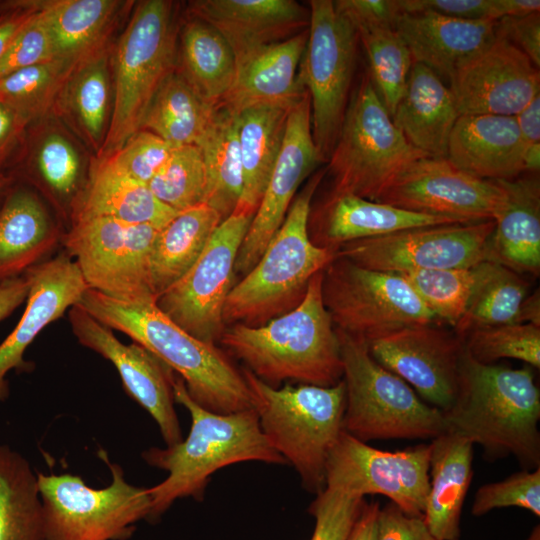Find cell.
I'll use <instances>...</instances> for the list:
<instances>
[{
	"label": "cell",
	"mask_w": 540,
	"mask_h": 540,
	"mask_svg": "<svg viewBox=\"0 0 540 540\" xmlns=\"http://www.w3.org/2000/svg\"><path fill=\"white\" fill-rule=\"evenodd\" d=\"M494 228L493 220L414 227L344 244L336 257L390 273L467 268L490 261Z\"/></svg>",
	"instance_id": "cell-15"
},
{
	"label": "cell",
	"mask_w": 540,
	"mask_h": 540,
	"mask_svg": "<svg viewBox=\"0 0 540 540\" xmlns=\"http://www.w3.org/2000/svg\"><path fill=\"white\" fill-rule=\"evenodd\" d=\"M372 358L426 403L447 411L459 380L463 340L434 324L405 327L367 343Z\"/></svg>",
	"instance_id": "cell-18"
},
{
	"label": "cell",
	"mask_w": 540,
	"mask_h": 540,
	"mask_svg": "<svg viewBox=\"0 0 540 540\" xmlns=\"http://www.w3.org/2000/svg\"><path fill=\"white\" fill-rule=\"evenodd\" d=\"M323 271L312 277L303 300L261 326L232 324L219 343L248 371L276 387L283 381L331 387L343 379L340 345L322 298Z\"/></svg>",
	"instance_id": "cell-4"
},
{
	"label": "cell",
	"mask_w": 540,
	"mask_h": 540,
	"mask_svg": "<svg viewBox=\"0 0 540 540\" xmlns=\"http://www.w3.org/2000/svg\"><path fill=\"white\" fill-rule=\"evenodd\" d=\"M309 6L308 40L299 75L310 97L313 139L325 162L350 101L359 38L333 1L312 0Z\"/></svg>",
	"instance_id": "cell-12"
},
{
	"label": "cell",
	"mask_w": 540,
	"mask_h": 540,
	"mask_svg": "<svg viewBox=\"0 0 540 540\" xmlns=\"http://www.w3.org/2000/svg\"><path fill=\"white\" fill-rule=\"evenodd\" d=\"M516 323L518 324H533L540 326V293L539 289L532 294H528L523 300Z\"/></svg>",
	"instance_id": "cell-61"
},
{
	"label": "cell",
	"mask_w": 540,
	"mask_h": 540,
	"mask_svg": "<svg viewBox=\"0 0 540 540\" xmlns=\"http://www.w3.org/2000/svg\"><path fill=\"white\" fill-rule=\"evenodd\" d=\"M190 16L199 18L226 39L236 59L288 39L309 26L310 12L293 0H196Z\"/></svg>",
	"instance_id": "cell-23"
},
{
	"label": "cell",
	"mask_w": 540,
	"mask_h": 540,
	"mask_svg": "<svg viewBox=\"0 0 540 540\" xmlns=\"http://www.w3.org/2000/svg\"><path fill=\"white\" fill-rule=\"evenodd\" d=\"M77 68L50 61L0 78V104L31 122L51 114L54 104Z\"/></svg>",
	"instance_id": "cell-45"
},
{
	"label": "cell",
	"mask_w": 540,
	"mask_h": 540,
	"mask_svg": "<svg viewBox=\"0 0 540 540\" xmlns=\"http://www.w3.org/2000/svg\"><path fill=\"white\" fill-rule=\"evenodd\" d=\"M177 213L159 201L147 184L132 179L105 160L94 159L70 224L83 218L108 217L161 228Z\"/></svg>",
	"instance_id": "cell-34"
},
{
	"label": "cell",
	"mask_w": 540,
	"mask_h": 540,
	"mask_svg": "<svg viewBox=\"0 0 540 540\" xmlns=\"http://www.w3.org/2000/svg\"><path fill=\"white\" fill-rule=\"evenodd\" d=\"M160 228L108 217L72 222L62 243L89 289L127 303L156 301L149 257Z\"/></svg>",
	"instance_id": "cell-13"
},
{
	"label": "cell",
	"mask_w": 540,
	"mask_h": 540,
	"mask_svg": "<svg viewBox=\"0 0 540 540\" xmlns=\"http://www.w3.org/2000/svg\"><path fill=\"white\" fill-rule=\"evenodd\" d=\"M504 200L495 215L490 261L516 273L540 272V183L536 173L497 180Z\"/></svg>",
	"instance_id": "cell-30"
},
{
	"label": "cell",
	"mask_w": 540,
	"mask_h": 540,
	"mask_svg": "<svg viewBox=\"0 0 540 540\" xmlns=\"http://www.w3.org/2000/svg\"><path fill=\"white\" fill-rule=\"evenodd\" d=\"M525 152V170L537 173L540 167V94L516 116Z\"/></svg>",
	"instance_id": "cell-56"
},
{
	"label": "cell",
	"mask_w": 540,
	"mask_h": 540,
	"mask_svg": "<svg viewBox=\"0 0 540 540\" xmlns=\"http://www.w3.org/2000/svg\"><path fill=\"white\" fill-rule=\"evenodd\" d=\"M326 170L314 174L294 198L278 231L254 267L230 290L224 324L261 326L294 309L313 276L336 258L309 235L311 200Z\"/></svg>",
	"instance_id": "cell-5"
},
{
	"label": "cell",
	"mask_w": 540,
	"mask_h": 540,
	"mask_svg": "<svg viewBox=\"0 0 540 540\" xmlns=\"http://www.w3.org/2000/svg\"><path fill=\"white\" fill-rule=\"evenodd\" d=\"M497 21H474L434 12L402 13L395 30L407 45L413 63L451 78L456 69L496 37Z\"/></svg>",
	"instance_id": "cell-27"
},
{
	"label": "cell",
	"mask_w": 540,
	"mask_h": 540,
	"mask_svg": "<svg viewBox=\"0 0 540 540\" xmlns=\"http://www.w3.org/2000/svg\"><path fill=\"white\" fill-rule=\"evenodd\" d=\"M402 13L434 12L449 17L497 21L540 10L539 0H399Z\"/></svg>",
	"instance_id": "cell-48"
},
{
	"label": "cell",
	"mask_w": 540,
	"mask_h": 540,
	"mask_svg": "<svg viewBox=\"0 0 540 540\" xmlns=\"http://www.w3.org/2000/svg\"><path fill=\"white\" fill-rule=\"evenodd\" d=\"M378 502H364L348 540H376Z\"/></svg>",
	"instance_id": "cell-60"
},
{
	"label": "cell",
	"mask_w": 540,
	"mask_h": 540,
	"mask_svg": "<svg viewBox=\"0 0 540 540\" xmlns=\"http://www.w3.org/2000/svg\"><path fill=\"white\" fill-rule=\"evenodd\" d=\"M449 81L460 116H516L540 94L539 68L515 45L497 35L460 65Z\"/></svg>",
	"instance_id": "cell-21"
},
{
	"label": "cell",
	"mask_w": 540,
	"mask_h": 540,
	"mask_svg": "<svg viewBox=\"0 0 540 540\" xmlns=\"http://www.w3.org/2000/svg\"><path fill=\"white\" fill-rule=\"evenodd\" d=\"M221 222L214 209L200 204L178 212L158 230L149 257V281L155 298L192 267Z\"/></svg>",
	"instance_id": "cell-37"
},
{
	"label": "cell",
	"mask_w": 540,
	"mask_h": 540,
	"mask_svg": "<svg viewBox=\"0 0 540 540\" xmlns=\"http://www.w3.org/2000/svg\"><path fill=\"white\" fill-rule=\"evenodd\" d=\"M444 418L448 432L481 445L487 458L512 455L523 469L540 467V392L532 367L483 364L464 349Z\"/></svg>",
	"instance_id": "cell-1"
},
{
	"label": "cell",
	"mask_w": 540,
	"mask_h": 540,
	"mask_svg": "<svg viewBox=\"0 0 540 540\" xmlns=\"http://www.w3.org/2000/svg\"><path fill=\"white\" fill-rule=\"evenodd\" d=\"M307 40L308 28L239 60L234 84L220 105L234 113L255 105L293 107L307 92L298 71Z\"/></svg>",
	"instance_id": "cell-24"
},
{
	"label": "cell",
	"mask_w": 540,
	"mask_h": 540,
	"mask_svg": "<svg viewBox=\"0 0 540 540\" xmlns=\"http://www.w3.org/2000/svg\"><path fill=\"white\" fill-rule=\"evenodd\" d=\"M291 108L255 105L236 113L243 189L234 212L254 216L281 150Z\"/></svg>",
	"instance_id": "cell-36"
},
{
	"label": "cell",
	"mask_w": 540,
	"mask_h": 540,
	"mask_svg": "<svg viewBox=\"0 0 540 540\" xmlns=\"http://www.w3.org/2000/svg\"><path fill=\"white\" fill-rule=\"evenodd\" d=\"M50 61H54L52 49L40 7L36 17L21 31L0 58V78Z\"/></svg>",
	"instance_id": "cell-52"
},
{
	"label": "cell",
	"mask_w": 540,
	"mask_h": 540,
	"mask_svg": "<svg viewBox=\"0 0 540 540\" xmlns=\"http://www.w3.org/2000/svg\"><path fill=\"white\" fill-rule=\"evenodd\" d=\"M503 200L497 181L472 176L445 157L425 156L410 164L377 202L473 223L494 220Z\"/></svg>",
	"instance_id": "cell-17"
},
{
	"label": "cell",
	"mask_w": 540,
	"mask_h": 540,
	"mask_svg": "<svg viewBox=\"0 0 540 540\" xmlns=\"http://www.w3.org/2000/svg\"><path fill=\"white\" fill-rule=\"evenodd\" d=\"M174 147L156 134L140 129L119 150L102 160L132 179L148 185Z\"/></svg>",
	"instance_id": "cell-50"
},
{
	"label": "cell",
	"mask_w": 540,
	"mask_h": 540,
	"mask_svg": "<svg viewBox=\"0 0 540 540\" xmlns=\"http://www.w3.org/2000/svg\"><path fill=\"white\" fill-rule=\"evenodd\" d=\"M177 52L173 2L145 0L136 4L110 57L112 110L95 160L107 158L140 130L153 96L177 68Z\"/></svg>",
	"instance_id": "cell-7"
},
{
	"label": "cell",
	"mask_w": 540,
	"mask_h": 540,
	"mask_svg": "<svg viewBox=\"0 0 540 540\" xmlns=\"http://www.w3.org/2000/svg\"><path fill=\"white\" fill-rule=\"evenodd\" d=\"M430 444L383 451L344 430L325 466V487L351 496L382 495L410 516L423 517L429 490Z\"/></svg>",
	"instance_id": "cell-16"
},
{
	"label": "cell",
	"mask_w": 540,
	"mask_h": 540,
	"mask_svg": "<svg viewBox=\"0 0 540 540\" xmlns=\"http://www.w3.org/2000/svg\"><path fill=\"white\" fill-rule=\"evenodd\" d=\"M64 234L61 222L35 191H7L0 206V282L37 265Z\"/></svg>",
	"instance_id": "cell-28"
},
{
	"label": "cell",
	"mask_w": 540,
	"mask_h": 540,
	"mask_svg": "<svg viewBox=\"0 0 540 540\" xmlns=\"http://www.w3.org/2000/svg\"><path fill=\"white\" fill-rule=\"evenodd\" d=\"M322 162L313 135L308 92L291 108L282 147L235 262L245 275L283 223L302 182Z\"/></svg>",
	"instance_id": "cell-20"
},
{
	"label": "cell",
	"mask_w": 540,
	"mask_h": 540,
	"mask_svg": "<svg viewBox=\"0 0 540 540\" xmlns=\"http://www.w3.org/2000/svg\"><path fill=\"white\" fill-rule=\"evenodd\" d=\"M423 519L437 540H459L460 518L473 478V444L445 432L432 439Z\"/></svg>",
	"instance_id": "cell-32"
},
{
	"label": "cell",
	"mask_w": 540,
	"mask_h": 540,
	"mask_svg": "<svg viewBox=\"0 0 540 540\" xmlns=\"http://www.w3.org/2000/svg\"><path fill=\"white\" fill-rule=\"evenodd\" d=\"M527 540H540V529L538 525L533 529Z\"/></svg>",
	"instance_id": "cell-63"
},
{
	"label": "cell",
	"mask_w": 540,
	"mask_h": 540,
	"mask_svg": "<svg viewBox=\"0 0 540 540\" xmlns=\"http://www.w3.org/2000/svg\"><path fill=\"white\" fill-rule=\"evenodd\" d=\"M216 108L204 102L176 68L153 96L140 129L156 134L173 146L197 145Z\"/></svg>",
	"instance_id": "cell-40"
},
{
	"label": "cell",
	"mask_w": 540,
	"mask_h": 540,
	"mask_svg": "<svg viewBox=\"0 0 540 540\" xmlns=\"http://www.w3.org/2000/svg\"><path fill=\"white\" fill-rule=\"evenodd\" d=\"M336 329V328H335ZM346 406L343 430L360 441L433 439L447 432L444 412L377 363L367 342L336 329Z\"/></svg>",
	"instance_id": "cell-8"
},
{
	"label": "cell",
	"mask_w": 540,
	"mask_h": 540,
	"mask_svg": "<svg viewBox=\"0 0 540 540\" xmlns=\"http://www.w3.org/2000/svg\"><path fill=\"white\" fill-rule=\"evenodd\" d=\"M260 428L269 444L298 472L312 493L325 488L328 455L343 431L346 389L300 384L272 387L242 369Z\"/></svg>",
	"instance_id": "cell-6"
},
{
	"label": "cell",
	"mask_w": 540,
	"mask_h": 540,
	"mask_svg": "<svg viewBox=\"0 0 540 540\" xmlns=\"http://www.w3.org/2000/svg\"><path fill=\"white\" fill-rule=\"evenodd\" d=\"M464 349L483 364L511 358L540 368V326L533 324H504L476 328L463 338Z\"/></svg>",
	"instance_id": "cell-47"
},
{
	"label": "cell",
	"mask_w": 540,
	"mask_h": 540,
	"mask_svg": "<svg viewBox=\"0 0 540 540\" xmlns=\"http://www.w3.org/2000/svg\"><path fill=\"white\" fill-rule=\"evenodd\" d=\"M77 305L176 372L189 396L203 408L218 414L254 409L243 372L228 354L180 328L155 301L127 303L87 289Z\"/></svg>",
	"instance_id": "cell-2"
},
{
	"label": "cell",
	"mask_w": 540,
	"mask_h": 540,
	"mask_svg": "<svg viewBox=\"0 0 540 540\" xmlns=\"http://www.w3.org/2000/svg\"><path fill=\"white\" fill-rule=\"evenodd\" d=\"M43 124L34 138L26 175L69 228L91 166L87 167L76 142L59 123Z\"/></svg>",
	"instance_id": "cell-33"
},
{
	"label": "cell",
	"mask_w": 540,
	"mask_h": 540,
	"mask_svg": "<svg viewBox=\"0 0 540 540\" xmlns=\"http://www.w3.org/2000/svg\"><path fill=\"white\" fill-rule=\"evenodd\" d=\"M197 146L206 171L204 204L214 209L223 221L236 210L243 189L236 113L218 106Z\"/></svg>",
	"instance_id": "cell-39"
},
{
	"label": "cell",
	"mask_w": 540,
	"mask_h": 540,
	"mask_svg": "<svg viewBox=\"0 0 540 540\" xmlns=\"http://www.w3.org/2000/svg\"><path fill=\"white\" fill-rule=\"evenodd\" d=\"M364 502L362 497L325 487L309 507L315 518L311 540H348Z\"/></svg>",
	"instance_id": "cell-51"
},
{
	"label": "cell",
	"mask_w": 540,
	"mask_h": 540,
	"mask_svg": "<svg viewBox=\"0 0 540 540\" xmlns=\"http://www.w3.org/2000/svg\"><path fill=\"white\" fill-rule=\"evenodd\" d=\"M376 540H437L423 517L410 516L390 502L380 508Z\"/></svg>",
	"instance_id": "cell-54"
},
{
	"label": "cell",
	"mask_w": 540,
	"mask_h": 540,
	"mask_svg": "<svg viewBox=\"0 0 540 540\" xmlns=\"http://www.w3.org/2000/svg\"><path fill=\"white\" fill-rule=\"evenodd\" d=\"M0 540H44L36 471L5 444H0Z\"/></svg>",
	"instance_id": "cell-41"
},
{
	"label": "cell",
	"mask_w": 540,
	"mask_h": 540,
	"mask_svg": "<svg viewBox=\"0 0 540 540\" xmlns=\"http://www.w3.org/2000/svg\"><path fill=\"white\" fill-rule=\"evenodd\" d=\"M460 223L454 219L403 210L349 193L331 192L309 216L312 242L335 252L344 244L430 225Z\"/></svg>",
	"instance_id": "cell-26"
},
{
	"label": "cell",
	"mask_w": 540,
	"mask_h": 540,
	"mask_svg": "<svg viewBox=\"0 0 540 540\" xmlns=\"http://www.w3.org/2000/svg\"><path fill=\"white\" fill-rule=\"evenodd\" d=\"M68 314L78 342L115 366L126 392L152 416L166 445L179 443L183 438L174 408V372L140 344L122 343L111 328L79 305Z\"/></svg>",
	"instance_id": "cell-19"
},
{
	"label": "cell",
	"mask_w": 540,
	"mask_h": 540,
	"mask_svg": "<svg viewBox=\"0 0 540 540\" xmlns=\"http://www.w3.org/2000/svg\"><path fill=\"white\" fill-rule=\"evenodd\" d=\"M504 507H519L540 516V467L482 485L475 493L471 513L482 516Z\"/></svg>",
	"instance_id": "cell-49"
},
{
	"label": "cell",
	"mask_w": 540,
	"mask_h": 540,
	"mask_svg": "<svg viewBox=\"0 0 540 540\" xmlns=\"http://www.w3.org/2000/svg\"><path fill=\"white\" fill-rule=\"evenodd\" d=\"M529 284L519 273L493 261H486L484 272L468 307L454 327L462 340L473 329L516 323Z\"/></svg>",
	"instance_id": "cell-42"
},
{
	"label": "cell",
	"mask_w": 540,
	"mask_h": 540,
	"mask_svg": "<svg viewBox=\"0 0 540 540\" xmlns=\"http://www.w3.org/2000/svg\"><path fill=\"white\" fill-rule=\"evenodd\" d=\"M29 283L26 307L11 333L0 343V401L9 395L7 374L24 364V353L50 323L78 304L89 289L68 254L38 263L24 274Z\"/></svg>",
	"instance_id": "cell-22"
},
{
	"label": "cell",
	"mask_w": 540,
	"mask_h": 540,
	"mask_svg": "<svg viewBox=\"0 0 540 540\" xmlns=\"http://www.w3.org/2000/svg\"><path fill=\"white\" fill-rule=\"evenodd\" d=\"M30 123L25 116L0 104V167L19 144Z\"/></svg>",
	"instance_id": "cell-58"
},
{
	"label": "cell",
	"mask_w": 540,
	"mask_h": 540,
	"mask_svg": "<svg viewBox=\"0 0 540 540\" xmlns=\"http://www.w3.org/2000/svg\"><path fill=\"white\" fill-rule=\"evenodd\" d=\"M488 261V260H487ZM486 261L467 268L421 270L401 275L434 314L453 328L464 315L481 279Z\"/></svg>",
	"instance_id": "cell-44"
},
{
	"label": "cell",
	"mask_w": 540,
	"mask_h": 540,
	"mask_svg": "<svg viewBox=\"0 0 540 540\" xmlns=\"http://www.w3.org/2000/svg\"><path fill=\"white\" fill-rule=\"evenodd\" d=\"M252 219L234 212L223 220L192 267L156 298V306L170 320L205 343L216 345L225 329L223 310Z\"/></svg>",
	"instance_id": "cell-14"
},
{
	"label": "cell",
	"mask_w": 540,
	"mask_h": 540,
	"mask_svg": "<svg viewBox=\"0 0 540 540\" xmlns=\"http://www.w3.org/2000/svg\"><path fill=\"white\" fill-rule=\"evenodd\" d=\"M425 156L395 126L367 72L350 97L327 161L332 191L377 202L410 164Z\"/></svg>",
	"instance_id": "cell-9"
},
{
	"label": "cell",
	"mask_w": 540,
	"mask_h": 540,
	"mask_svg": "<svg viewBox=\"0 0 540 540\" xmlns=\"http://www.w3.org/2000/svg\"><path fill=\"white\" fill-rule=\"evenodd\" d=\"M496 35L511 42L540 68L539 12L497 20Z\"/></svg>",
	"instance_id": "cell-55"
},
{
	"label": "cell",
	"mask_w": 540,
	"mask_h": 540,
	"mask_svg": "<svg viewBox=\"0 0 540 540\" xmlns=\"http://www.w3.org/2000/svg\"><path fill=\"white\" fill-rule=\"evenodd\" d=\"M39 10V2H26L16 4L13 10L0 16V58L21 31L36 17Z\"/></svg>",
	"instance_id": "cell-57"
},
{
	"label": "cell",
	"mask_w": 540,
	"mask_h": 540,
	"mask_svg": "<svg viewBox=\"0 0 540 540\" xmlns=\"http://www.w3.org/2000/svg\"><path fill=\"white\" fill-rule=\"evenodd\" d=\"M111 471L104 488L88 486L78 475L36 472L44 521V540H127L136 524L148 520V488L130 484L122 467L100 451Z\"/></svg>",
	"instance_id": "cell-10"
},
{
	"label": "cell",
	"mask_w": 540,
	"mask_h": 540,
	"mask_svg": "<svg viewBox=\"0 0 540 540\" xmlns=\"http://www.w3.org/2000/svg\"><path fill=\"white\" fill-rule=\"evenodd\" d=\"M148 187L159 201L176 212L204 204L206 171L200 148L175 146Z\"/></svg>",
	"instance_id": "cell-46"
},
{
	"label": "cell",
	"mask_w": 540,
	"mask_h": 540,
	"mask_svg": "<svg viewBox=\"0 0 540 540\" xmlns=\"http://www.w3.org/2000/svg\"><path fill=\"white\" fill-rule=\"evenodd\" d=\"M112 78L109 48L80 65L62 88L51 114L93 150L103 146L110 122Z\"/></svg>",
	"instance_id": "cell-35"
},
{
	"label": "cell",
	"mask_w": 540,
	"mask_h": 540,
	"mask_svg": "<svg viewBox=\"0 0 540 540\" xmlns=\"http://www.w3.org/2000/svg\"><path fill=\"white\" fill-rule=\"evenodd\" d=\"M28 291L29 283L25 275L0 282V322L27 299Z\"/></svg>",
	"instance_id": "cell-59"
},
{
	"label": "cell",
	"mask_w": 540,
	"mask_h": 540,
	"mask_svg": "<svg viewBox=\"0 0 540 540\" xmlns=\"http://www.w3.org/2000/svg\"><path fill=\"white\" fill-rule=\"evenodd\" d=\"M525 152L515 116L461 115L449 137L446 158L485 180H512L525 173Z\"/></svg>",
	"instance_id": "cell-25"
},
{
	"label": "cell",
	"mask_w": 540,
	"mask_h": 540,
	"mask_svg": "<svg viewBox=\"0 0 540 540\" xmlns=\"http://www.w3.org/2000/svg\"><path fill=\"white\" fill-rule=\"evenodd\" d=\"M177 70L204 102L218 107L234 84L237 65L221 33L191 16L181 30Z\"/></svg>",
	"instance_id": "cell-38"
},
{
	"label": "cell",
	"mask_w": 540,
	"mask_h": 540,
	"mask_svg": "<svg viewBox=\"0 0 540 540\" xmlns=\"http://www.w3.org/2000/svg\"><path fill=\"white\" fill-rule=\"evenodd\" d=\"M366 52L368 74L384 107L393 115L413 65L410 51L391 27L355 29Z\"/></svg>",
	"instance_id": "cell-43"
},
{
	"label": "cell",
	"mask_w": 540,
	"mask_h": 540,
	"mask_svg": "<svg viewBox=\"0 0 540 540\" xmlns=\"http://www.w3.org/2000/svg\"><path fill=\"white\" fill-rule=\"evenodd\" d=\"M11 179L3 174L0 170V197L5 196Z\"/></svg>",
	"instance_id": "cell-62"
},
{
	"label": "cell",
	"mask_w": 540,
	"mask_h": 540,
	"mask_svg": "<svg viewBox=\"0 0 540 540\" xmlns=\"http://www.w3.org/2000/svg\"><path fill=\"white\" fill-rule=\"evenodd\" d=\"M459 116L454 96L440 76L413 63L404 94L391 116L407 141L427 156L446 158Z\"/></svg>",
	"instance_id": "cell-31"
},
{
	"label": "cell",
	"mask_w": 540,
	"mask_h": 540,
	"mask_svg": "<svg viewBox=\"0 0 540 540\" xmlns=\"http://www.w3.org/2000/svg\"><path fill=\"white\" fill-rule=\"evenodd\" d=\"M355 29L372 27L395 28L402 14L399 0H338L333 1Z\"/></svg>",
	"instance_id": "cell-53"
},
{
	"label": "cell",
	"mask_w": 540,
	"mask_h": 540,
	"mask_svg": "<svg viewBox=\"0 0 540 540\" xmlns=\"http://www.w3.org/2000/svg\"><path fill=\"white\" fill-rule=\"evenodd\" d=\"M322 298L336 329L369 343L438 320L399 274L336 257L323 270Z\"/></svg>",
	"instance_id": "cell-11"
},
{
	"label": "cell",
	"mask_w": 540,
	"mask_h": 540,
	"mask_svg": "<svg viewBox=\"0 0 540 540\" xmlns=\"http://www.w3.org/2000/svg\"><path fill=\"white\" fill-rule=\"evenodd\" d=\"M125 2L53 0L40 3L53 60L78 68L107 50Z\"/></svg>",
	"instance_id": "cell-29"
},
{
	"label": "cell",
	"mask_w": 540,
	"mask_h": 540,
	"mask_svg": "<svg viewBox=\"0 0 540 540\" xmlns=\"http://www.w3.org/2000/svg\"><path fill=\"white\" fill-rule=\"evenodd\" d=\"M172 389L175 402L191 416V428L179 443L163 449L152 447L142 453L147 464L168 472L166 479L148 488V520L156 521L177 499L193 497L201 501L211 475L220 468L245 461L287 463L262 433L255 409L214 413L197 404L184 381L175 375Z\"/></svg>",
	"instance_id": "cell-3"
}]
</instances>
